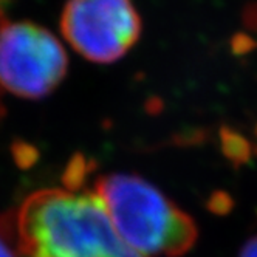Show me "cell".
<instances>
[{"mask_svg": "<svg viewBox=\"0 0 257 257\" xmlns=\"http://www.w3.org/2000/svg\"><path fill=\"white\" fill-rule=\"evenodd\" d=\"M21 257H146L128 246L96 192L45 189L16 215Z\"/></svg>", "mask_w": 257, "mask_h": 257, "instance_id": "1", "label": "cell"}, {"mask_svg": "<svg viewBox=\"0 0 257 257\" xmlns=\"http://www.w3.org/2000/svg\"><path fill=\"white\" fill-rule=\"evenodd\" d=\"M96 195L122 240L146 257H178L197 240L194 220L137 175L112 174L96 181Z\"/></svg>", "mask_w": 257, "mask_h": 257, "instance_id": "2", "label": "cell"}, {"mask_svg": "<svg viewBox=\"0 0 257 257\" xmlns=\"http://www.w3.org/2000/svg\"><path fill=\"white\" fill-rule=\"evenodd\" d=\"M67 54L45 28L31 22H0V85L38 99L56 88L67 73Z\"/></svg>", "mask_w": 257, "mask_h": 257, "instance_id": "3", "label": "cell"}, {"mask_svg": "<svg viewBox=\"0 0 257 257\" xmlns=\"http://www.w3.org/2000/svg\"><path fill=\"white\" fill-rule=\"evenodd\" d=\"M61 28L84 58L108 64L134 47L141 22L131 0H68Z\"/></svg>", "mask_w": 257, "mask_h": 257, "instance_id": "4", "label": "cell"}, {"mask_svg": "<svg viewBox=\"0 0 257 257\" xmlns=\"http://www.w3.org/2000/svg\"><path fill=\"white\" fill-rule=\"evenodd\" d=\"M0 257H21L17 248L16 217H0Z\"/></svg>", "mask_w": 257, "mask_h": 257, "instance_id": "5", "label": "cell"}, {"mask_svg": "<svg viewBox=\"0 0 257 257\" xmlns=\"http://www.w3.org/2000/svg\"><path fill=\"white\" fill-rule=\"evenodd\" d=\"M238 257H257V234L248 238L240 252H238Z\"/></svg>", "mask_w": 257, "mask_h": 257, "instance_id": "6", "label": "cell"}]
</instances>
